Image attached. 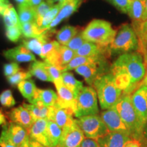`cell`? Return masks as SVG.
<instances>
[{
  "mask_svg": "<svg viewBox=\"0 0 147 147\" xmlns=\"http://www.w3.org/2000/svg\"><path fill=\"white\" fill-rule=\"evenodd\" d=\"M110 71L123 94L131 95L142 85L144 78L146 63L144 57L138 51L121 55L111 65Z\"/></svg>",
  "mask_w": 147,
  "mask_h": 147,
  "instance_id": "1",
  "label": "cell"
},
{
  "mask_svg": "<svg viewBox=\"0 0 147 147\" xmlns=\"http://www.w3.org/2000/svg\"><path fill=\"white\" fill-rule=\"evenodd\" d=\"M93 87L97 92L100 105L103 110L114 107L123 95V91L116 85L115 78L110 71L97 77Z\"/></svg>",
  "mask_w": 147,
  "mask_h": 147,
  "instance_id": "2",
  "label": "cell"
},
{
  "mask_svg": "<svg viewBox=\"0 0 147 147\" xmlns=\"http://www.w3.org/2000/svg\"><path fill=\"white\" fill-rule=\"evenodd\" d=\"M129 131L131 139L142 142L144 127L140 122L133 107L131 95L123 94L114 106Z\"/></svg>",
  "mask_w": 147,
  "mask_h": 147,
  "instance_id": "3",
  "label": "cell"
},
{
  "mask_svg": "<svg viewBox=\"0 0 147 147\" xmlns=\"http://www.w3.org/2000/svg\"><path fill=\"white\" fill-rule=\"evenodd\" d=\"M117 32L110 22L103 19H93L82 31V35L87 41L108 48L113 42Z\"/></svg>",
  "mask_w": 147,
  "mask_h": 147,
  "instance_id": "4",
  "label": "cell"
},
{
  "mask_svg": "<svg viewBox=\"0 0 147 147\" xmlns=\"http://www.w3.org/2000/svg\"><path fill=\"white\" fill-rule=\"evenodd\" d=\"M138 37L133 27L127 23L121 25L109 46L110 53L123 54L136 52L138 51Z\"/></svg>",
  "mask_w": 147,
  "mask_h": 147,
  "instance_id": "5",
  "label": "cell"
},
{
  "mask_svg": "<svg viewBox=\"0 0 147 147\" xmlns=\"http://www.w3.org/2000/svg\"><path fill=\"white\" fill-rule=\"evenodd\" d=\"M97 92L94 87H83L76 97V110L75 117L77 118L87 115H98Z\"/></svg>",
  "mask_w": 147,
  "mask_h": 147,
  "instance_id": "6",
  "label": "cell"
},
{
  "mask_svg": "<svg viewBox=\"0 0 147 147\" xmlns=\"http://www.w3.org/2000/svg\"><path fill=\"white\" fill-rule=\"evenodd\" d=\"M76 122L84 136L88 138L97 140L110 132L107 126L98 115L84 116L76 119Z\"/></svg>",
  "mask_w": 147,
  "mask_h": 147,
  "instance_id": "7",
  "label": "cell"
},
{
  "mask_svg": "<svg viewBox=\"0 0 147 147\" xmlns=\"http://www.w3.org/2000/svg\"><path fill=\"white\" fill-rule=\"evenodd\" d=\"M131 100L138 118L144 127L147 121V86L142 84L138 88L131 94Z\"/></svg>",
  "mask_w": 147,
  "mask_h": 147,
  "instance_id": "8",
  "label": "cell"
},
{
  "mask_svg": "<svg viewBox=\"0 0 147 147\" xmlns=\"http://www.w3.org/2000/svg\"><path fill=\"white\" fill-rule=\"evenodd\" d=\"M78 74L81 75L87 83L93 87V82L97 77L107 73L106 59H102L95 63L85 64L76 67L74 69Z\"/></svg>",
  "mask_w": 147,
  "mask_h": 147,
  "instance_id": "9",
  "label": "cell"
},
{
  "mask_svg": "<svg viewBox=\"0 0 147 147\" xmlns=\"http://www.w3.org/2000/svg\"><path fill=\"white\" fill-rule=\"evenodd\" d=\"M84 138L83 132L75 119L72 125L63 129L61 138L56 147H80Z\"/></svg>",
  "mask_w": 147,
  "mask_h": 147,
  "instance_id": "10",
  "label": "cell"
},
{
  "mask_svg": "<svg viewBox=\"0 0 147 147\" xmlns=\"http://www.w3.org/2000/svg\"><path fill=\"white\" fill-rule=\"evenodd\" d=\"M75 56V51L66 46L61 45L52 54L45 59V61L59 67L63 72L66 65L68 64Z\"/></svg>",
  "mask_w": 147,
  "mask_h": 147,
  "instance_id": "11",
  "label": "cell"
},
{
  "mask_svg": "<svg viewBox=\"0 0 147 147\" xmlns=\"http://www.w3.org/2000/svg\"><path fill=\"white\" fill-rule=\"evenodd\" d=\"M100 117L110 131L121 132L127 134L130 136L127 127L114 107L104 110L101 113Z\"/></svg>",
  "mask_w": 147,
  "mask_h": 147,
  "instance_id": "12",
  "label": "cell"
},
{
  "mask_svg": "<svg viewBox=\"0 0 147 147\" xmlns=\"http://www.w3.org/2000/svg\"><path fill=\"white\" fill-rule=\"evenodd\" d=\"M54 84L58 93V98L54 106L71 109L74 112L75 115L76 110V97L75 95L64 85L63 80Z\"/></svg>",
  "mask_w": 147,
  "mask_h": 147,
  "instance_id": "13",
  "label": "cell"
},
{
  "mask_svg": "<svg viewBox=\"0 0 147 147\" xmlns=\"http://www.w3.org/2000/svg\"><path fill=\"white\" fill-rule=\"evenodd\" d=\"M49 120L38 119L35 121L34 124L27 129L28 136L30 139L41 143L47 147H51L47 134V127Z\"/></svg>",
  "mask_w": 147,
  "mask_h": 147,
  "instance_id": "14",
  "label": "cell"
},
{
  "mask_svg": "<svg viewBox=\"0 0 147 147\" xmlns=\"http://www.w3.org/2000/svg\"><path fill=\"white\" fill-rule=\"evenodd\" d=\"M3 133L5 134L10 142L18 147L28 137L27 129L20 125L10 122L3 125Z\"/></svg>",
  "mask_w": 147,
  "mask_h": 147,
  "instance_id": "15",
  "label": "cell"
},
{
  "mask_svg": "<svg viewBox=\"0 0 147 147\" xmlns=\"http://www.w3.org/2000/svg\"><path fill=\"white\" fill-rule=\"evenodd\" d=\"M8 117L11 122L20 125L26 129L30 127L35 121L30 111L23 105L11 110L8 113Z\"/></svg>",
  "mask_w": 147,
  "mask_h": 147,
  "instance_id": "16",
  "label": "cell"
},
{
  "mask_svg": "<svg viewBox=\"0 0 147 147\" xmlns=\"http://www.w3.org/2000/svg\"><path fill=\"white\" fill-rule=\"evenodd\" d=\"M54 112L51 121L56 123L60 127L64 129L72 125L75 123L74 112L69 108H61L54 106Z\"/></svg>",
  "mask_w": 147,
  "mask_h": 147,
  "instance_id": "17",
  "label": "cell"
},
{
  "mask_svg": "<svg viewBox=\"0 0 147 147\" xmlns=\"http://www.w3.org/2000/svg\"><path fill=\"white\" fill-rule=\"evenodd\" d=\"M131 137L121 132L110 131L107 135L97 140L101 147H124Z\"/></svg>",
  "mask_w": 147,
  "mask_h": 147,
  "instance_id": "18",
  "label": "cell"
},
{
  "mask_svg": "<svg viewBox=\"0 0 147 147\" xmlns=\"http://www.w3.org/2000/svg\"><path fill=\"white\" fill-rule=\"evenodd\" d=\"M3 56L9 60L16 62H29L36 61L32 51L23 45L5 51L3 52Z\"/></svg>",
  "mask_w": 147,
  "mask_h": 147,
  "instance_id": "19",
  "label": "cell"
},
{
  "mask_svg": "<svg viewBox=\"0 0 147 147\" xmlns=\"http://www.w3.org/2000/svg\"><path fill=\"white\" fill-rule=\"evenodd\" d=\"M23 105L30 111L34 121L40 119L51 121L52 119L55 108L54 106H47L39 101H35L34 103L29 104H23Z\"/></svg>",
  "mask_w": 147,
  "mask_h": 147,
  "instance_id": "20",
  "label": "cell"
},
{
  "mask_svg": "<svg viewBox=\"0 0 147 147\" xmlns=\"http://www.w3.org/2000/svg\"><path fill=\"white\" fill-rule=\"evenodd\" d=\"M146 0H133L127 14L131 19V26L136 29L142 24L144 17Z\"/></svg>",
  "mask_w": 147,
  "mask_h": 147,
  "instance_id": "21",
  "label": "cell"
},
{
  "mask_svg": "<svg viewBox=\"0 0 147 147\" xmlns=\"http://www.w3.org/2000/svg\"><path fill=\"white\" fill-rule=\"evenodd\" d=\"M81 1L82 0H69V1H63V5H62L57 15L48 27L47 30L53 29L58 24H59L62 20L69 17L71 14H72L78 9V6L81 3Z\"/></svg>",
  "mask_w": 147,
  "mask_h": 147,
  "instance_id": "22",
  "label": "cell"
},
{
  "mask_svg": "<svg viewBox=\"0 0 147 147\" xmlns=\"http://www.w3.org/2000/svg\"><path fill=\"white\" fill-rule=\"evenodd\" d=\"M51 29L50 30L45 31L41 35L38 36L37 38H31L27 40H24L23 45L28 49L29 51H32L36 54L40 56L41 55L42 48L47 42H50V34H51Z\"/></svg>",
  "mask_w": 147,
  "mask_h": 147,
  "instance_id": "23",
  "label": "cell"
},
{
  "mask_svg": "<svg viewBox=\"0 0 147 147\" xmlns=\"http://www.w3.org/2000/svg\"><path fill=\"white\" fill-rule=\"evenodd\" d=\"M57 98L58 95L53 90L40 89L37 88L33 103L35 101H39L47 106H53L56 103Z\"/></svg>",
  "mask_w": 147,
  "mask_h": 147,
  "instance_id": "24",
  "label": "cell"
},
{
  "mask_svg": "<svg viewBox=\"0 0 147 147\" xmlns=\"http://www.w3.org/2000/svg\"><path fill=\"white\" fill-rule=\"evenodd\" d=\"M29 71L32 76L45 82H53L49 71L46 67V63L40 61H35L29 67Z\"/></svg>",
  "mask_w": 147,
  "mask_h": 147,
  "instance_id": "25",
  "label": "cell"
},
{
  "mask_svg": "<svg viewBox=\"0 0 147 147\" xmlns=\"http://www.w3.org/2000/svg\"><path fill=\"white\" fill-rule=\"evenodd\" d=\"M135 32L137 34L139 40V49L138 52L144 57L145 63L147 65V19L143 22Z\"/></svg>",
  "mask_w": 147,
  "mask_h": 147,
  "instance_id": "26",
  "label": "cell"
},
{
  "mask_svg": "<svg viewBox=\"0 0 147 147\" xmlns=\"http://www.w3.org/2000/svg\"><path fill=\"white\" fill-rule=\"evenodd\" d=\"M80 32V29L78 27L69 25L65 26L57 32L56 40L60 45L65 46Z\"/></svg>",
  "mask_w": 147,
  "mask_h": 147,
  "instance_id": "27",
  "label": "cell"
},
{
  "mask_svg": "<svg viewBox=\"0 0 147 147\" xmlns=\"http://www.w3.org/2000/svg\"><path fill=\"white\" fill-rule=\"evenodd\" d=\"M18 89L22 95L28 100L30 104H32L34 100L37 87L34 80H23L17 84Z\"/></svg>",
  "mask_w": 147,
  "mask_h": 147,
  "instance_id": "28",
  "label": "cell"
},
{
  "mask_svg": "<svg viewBox=\"0 0 147 147\" xmlns=\"http://www.w3.org/2000/svg\"><path fill=\"white\" fill-rule=\"evenodd\" d=\"M47 134L51 147H56L59 142L63 129L60 127L54 121H49L47 127Z\"/></svg>",
  "mask_w": 147,
  "mask_h": 147,
  "instance_id": "29",
  "label": "cell"
},
{
  "mask_svg": "<svg viewBox=\"0 0 147 147\" xmlns=\"http://www.w3.org/2000/svg\"><path fill=\"white\" fill-rule=\"evenodd\" d=\"M62 80L64 85L68 88L76 97L78 92L83 87L82 82L76 80L72 74L67 71L62 73Z\"/></svg>",
  "mask_w": 147,
  "mask_h": 147,
  "instance_id": "30",
  "label": "cell"
},
{
  "mask_svg": "<svg viewBox=\"0 0 147 147\" xmlns=\"http://www.w3.org/2000/svg\"><path fill=\"white\" fill-rule=\"evenodd\" d=\"M64 1H61L58 2L57 4H55L53 5L52 8H51V10L47 12V14L44 16V18H42L41 23L38 26L39 27L40 32L43 33L45 31H47L48 27H49L50 24L52 23V21L55 19L56 17L57 14L59 12L60 9L61 8L62 5H63Z\"/></svg>",
  "mask_w": 147,
  "mask_h": 147,
  "instance_id": "31",
  "label": "cell"
},
{
  "mask_svg": "<svg viewBox=\"0 0 147 147\" xmlns=\"http://www.w3.org/2000/svg\"><path fill=\"white\" fill-rule=\"evenodd\" d=\"M106 57H89L75 56L68 64H67L64 69V71H67L71 69H75L79 66L95 63L102 59H106Z\"/></svg>",
  "mask_w": 147,
  "mask_h": 147,
  "instance_id": "32",
  "label": "cell"
},
{
  "mask_svg": "<svg viewBox=\"0 0 147 147\" xmlns=\"http://www.w3.org/2000/svg\"><path fill=\"white\" fill-rule=\"evenodd\" d=\"M18 18L21 23L35 22L36 21V12L34 8L30 5H18Z\"/></svg>",
  "mask_w": 147,
  "mask_h": 147,
  "instance_id": "33",
  "label": "cell"
},
{
  "mask_svg": "<svg viewBox=\"0 0 147 147\" xmlns=\"http://www.w3.org/2000/svg\"><path fill=\"white\" fill-rule=\"evenodd\" d=\"M21 32L23 36L27 38H37L42 34L35 22L22 23Z\"/></svg>",
  "mask_w": 147,
  "mask_h": 147,
  "instance_id": "34",
  "label": "cell"
},
{
  "mask_svg": "<svg viewBox=\"0 0 147 147\" xmlns=\"http://www.w3.org/2000/svg\"><path fill=\"white\" fill-rule=\"evenodd\" d=\"M53 6V5L51 4L48 1H42L39 5L34 8L35 12H36V21L35 23L37 24L38 26H39L41 23L42 18H44L48 12L51 10V8Z\"/></svg>",
  "mask_w": 147,
  "mask_h": 147,
  "instance_id": "35",
  "label": "cell"
},
{
  "mask_svg": "<svg viewBox=\"0 0 147 147\" xmlns=\"http://www.w3.org/2000/svg\"><path fill=\"white\" fill-rule=\"evenodd\" d=\"M32 76L29 71H25L23 70H19L16 72L15 74L12 76L7 77L8 78V81L12 85H16L20 82L23 81V80H27V79L30 78Z\"/></svg>",
  "mask_w": 147,
  "mask_h": 147,
  "instance_id": "36",
  "label": "cell"
},
{
  "mask_svg": "<svg viewBox=\"0 0 147 147\" xmlns=\"http://www.w3.org/2000/svg\"><path fill=\"white\" fill-rule=\"evenodd\" d=\"M60 45V44L57 41H55V40H52V41L47 42L42 47L41 55H40V57L45 59L47 57L52 54Z\"/></svg>",
  "mask_w": 147,
  "mask_h": 147,
  "instance_id": "37",
  "label": "cell"
},
{
  "mask_svg": "<svg viewBox=\"0 0 147 147\" xmlns=\"http://www.w3.org/2000/svg\"><path fill=\"white\" fill-rule=\"evenodd\" d=\"M86 42H87V40L82 37V31H80V32L74 37L72 39H71L65 46L68 47L69 49H70L72 51L76 52V51L77 50H78V49H80Z\"/></svg>",
  "mask_w": 147,
  "mask_h": 147,
  "instance_id": "38",
  "label": "cell"
},
{
  "mask_svg": "<svg viewBox=\"0 0 147 147\" xmlns=\"http://www.w3.org/2000/svg\"><path fill=\"white\" fill-rule=\"evenodd\" d=\"M0 103L5 107H12L16 104L12 91L10 90H5L0 94Z\"/></svg>",
  "mask_w": 147,
  "mask_h": 147,
  "instance_id": "39",
  "label": "cell"
},
{
  "mask_svg": "<svg viewBox=\"0 0 147 147\" xmlns=\"http://www.w3.org/2000/svg\"><path fill=\"white\" fill-rule=\"evenodd\" d=\"M46 67H47V71H49L51 78L54 83L63 80H62V73H63V71H62L61 69L56 67V66L47 63H46Z\"/></svg>",
  "mask_w": 147,
  "mask_h": 147,
  "instance_id": "40",
  "label": "cell"
},
{
  "mask_svg": "<svg viewBox=\"0 0 147 147\" xmlns=\"http://www.w3.org/2000/svg\"><path fill=\"white\" fill-rule=\"evenodd\" d=\"M114 5L117 10L125 14H127L133 0H106Z\"/></svg>",
  "mask_w": 147,
  "mask_h": 147,
  "instance_id": "41",
  "label": "cell"
},
{
  "mask_svg": "<svg viewBox=\"0 0 147 147\" xmlns=\"http://www.w3.org/2000/svg\"><path fill=\"white\" fill-rule=\"evenodd\" d=\"M22 34L21 29L17 26H13L6 28L5 31V35L10 41L17 42L20 38V36Z\"/></svg>",
  "mask_w": 147,
  "mask_h": 147,
  "instance_id": "42",
  "label": "cell"
},
{
  "mask_svg": "<svg viewBox=\"0 0 147 147\" xmlns=\"http://www.w3.org/2000/svg\"><path fill=\"white\" fill-rule=\"evenodd\" d=\"M20 70L19 65L16 62L13 63H7L3 66V73L6 77H9L15 74L16 72H18Z\"/></svg>",
  "mask_w": 147,
  "mask_h": 147,
  "instance_id": "43",
  "label": "cell"
},
{
  "mask_svg": "<svg viewBox=\"0 0 147 147\" xmlns=\"http://www.w3.org/2000/svg\"><path fill=\"white\" fill-rule=\"evenodd\" d=\"M6 10L14 25L21 29V22H20L19 18H18V14L16 13L15 9H14V7L12 6V5L10 4V3H9L8 6H7Z\"/></svg>",
  "mask_w": 147,
  "mask_h": 147,
  "instance_id": "44",
  "label": "cell"
},
{
  "mask_svg": "<svg viewBox=\"0 0 147 147\" xmlns=\"http://www.w3.org/2000/svg\"><path fill=\"white\" fill-rule=\"evenodd\" d=\"M80 147H101V146L96 140L85 138L82 142Z\"/></svg>",
  "mask_w": 147,
  "mask_h": 147,
  "instance_id": "45",
  "label": "cell"
},
{
  "mask_svg": "<svg viewBox=\"0 0 147 147\" xmlns=\"http://www.w3.org/2000/svg\"><path fill=\"white\" fill-rule=\"evenodd\" d=\"M0 147H17L13 143L10 142V140L7 138L4 133L1 132L0 136Z\"/></svg>",
  "mask_w": 147,
  "mask_h": 147,
  "instance_id": "46",
  "label": "cell"
},
{
  "mask_svg": "<svg viewBox=\"0 0 147 147\" xmlns=\"http://www.w3.org/2000/svg\"><path fill=\"white\" fill-rule=\"evenodd\" d=\"M7 6H8V5H7ZM6 8H7V7H6ZM6 8H5L4 12H3L2 14V16L3 18V21H4L5 29L9 28V27H11L16 26V25L14 24L13 22H12V19H11L10 16H9V14H8V12H7Z\"/></svg>",
  "mask_w": 147,
  "mask_h": 147,
  "instance_id": "47",
  "label": "cell"
},
{
  "mask_svg": "<svg viewBox=\"0 0 147 147\" xmlns=\"http://www.w3.org/2000/svg\"><path fill=\"white\" fill-rule=\"evenodd\" d=\"M141 143L140 141L135 139H131L126 143L124 147H141Z\"/></svg>",
  "mask_w": 147,
  "mask_h": 147,
  "instance_id": "48",
  "label": "cell"
},
{
  "mask_svg": "<svg viewBox=\"0 0 147 147\" xmlns=\"http://www.w3.org/2000/svg\"><path fill=\"white\" fill-rule=\"evenodd\" d=\"M141 145L143 147H147V121L144 125V129H143L142 140L141 142Z\"/></svg>",
  "mask_w": 147,
  "mask_h": 147,
  "instance_id": "49",
  "label": "cell"
},
{
  "mask_svg": "<svg viewBox=\"0 0 147 147\" xmlns=\"http://www.w3.org/2000/svg\"><path fill=\"white\" fill-rule=\"evenodd\" d=\"M29 147H47L45 146V145L42 144L41 143L37 142L36 140H34L29 138Z\"/></svg>",
  "mask_w": 147,
  "mask_h": 147,
  "instance_id": "50",
  "label": "cell"
},
{
  "mask_svg": "<svg viewBox=\"0 0 147 147\" xmlns=\"http://www.w3.org/2000/svg\"><path fill=\"white\" fill-rule=\"evenodd\" d=\"M44 0H29V5L33 7V8H36V7L39 5Z\"/></svg>",
  "mask_w": 147,
  "mask_h": 147,
  "instance_id": "51",
  "label": "cell"
},
{
  "mask_svg": "<svg viewBox=\"0 0 147 147\" xmlns=\"http://www.w3.org/2000/svg\"><path fill=\"white\" fill-rule=\"evenodd\" d=\"M5 124H6V119H5V117L3 114L2 112L0 110V126L4 125Z\"/></svg>",
  "mask_w": 147,
  "mask_h": 147,
  "instance_id": "52",
  "label": "cell"
},
{
  "mask_svg": "<svg viewBox=\"0 0 147 147\" xmlns=\"http://www.w3.org/2000/svg\"><path fill=\"white\" fill-rule=\"evenodd\" d=\"M16 1L20 5H29V0H16Z\"/></svg>",
  "mask_w": 147,
  "mask_h": 147,
  "instance_id": "53",
  "label": "cell"
},
{
  "mask_svg": "<svg viewBox=\"0 0 147 147\" xmlns=\"http://www.w3.org/2000/svg\"><path fill=\"white\" fill-rule=\"evenodd\" d=\"M29 138L28 136L26 138V140H25L24 141V142L22 143V144L20 145V146L18 147H29Z\"/></svg>",
  "mask_w": 147,
  "mask_h": 147,
  "instance_id": "54",
  "label": "cell"
},
{
  "mask_svg": "<svg viewBox=\"0 0 147 147\" xmlns=\"http://www.w3.org/2000/svg\"><path fill=\"white\" fill-rule=\"evenodd\" d=\"M142 84H144V85L147 86V65H146V74H145L144 78L142 80Z\"/></svg>",
  "mask_w": 147,
  "mask_h": 147,
  "instance_id": "55",
  "label": "cell"
},
{
  "mask_svg": "<svg viewBox=\"0 0 147 147\" xmlns=\"http://www.w3.org/2000/svg\"><path fill=\"white\" fill-rule=\"evenodd\" d=\"M147 19V0H146V3H145V10L144 13V17H143V21H145Z\"/></svg>",
  "mask_w": 147,
  "mask_h": 147,
  "instance_id": "56",
  "label": "cell"
},
{
  "mask_svg": "<svg viewBox=\"0 0 147 147\" xmlns=\"http://www.w3.org/2000/svg\"><path fill=\"white\" fill-rule=\"evenodd\" d=\"M64 1V0H47L48 2L51 3L52 5H53V3L55 2H59V1Z\"/></svg>",
  "mask_w": 147,
  "mask_h": 147,
  "instance_id": "57",
  "label": "cell"
},
{
  "mask_svg": "<svg viewBox=\"0 0 147 147\" xmlns=\"http://www.w3.org/2000/svg\"><path fill=\"white\" fill-rule=\"evenodd\" d=\"M8 3H10L8 0H0V5L3 4H8Z\"/></svg>",
  "mask_w": 147,
  "mask_h": 147,
  "instance_id": "58",
  "label": "cell"
},
{
  "mask_svg": "<svg viewBox=\"0 0 147 147\" xmlns=\"http://www.w3.org/2000/svg\"><path fill=\"white\" fill-rule=\"evenodd\" d=\"M69 1V0H64V1Z\"/></svg>",
  "mask_w": 147,
  "mask_h": 147,
  "instance_id": "59",
  "label": "cell"
}]
</instances>
